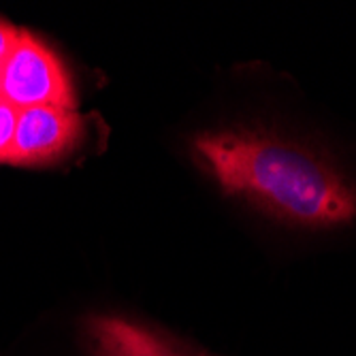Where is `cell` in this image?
Segmentation results:
<instances>
[{
    "instance_id": "obj_1",
    "label": "cell",
    "mask_w": 356,
    "mask_h": 356,
    "mask_svg": "<svg viewBox=\"0 0 356 356\" xmlns=\"http://www.w3.org/2000/svg\"><path fill=\"white\" fill-rule=\"evenodd\" d=\"M203 171L226 197L297 231L356 224V177L325 149L265 126H233L192 141Z\"/></svg>"
},
{
    "instance_id": "obj_2",
    "label": "cell",
    "mask_w": 356,
    "mask_h": 356,
    "mask_svg": "<svg viewBox=\"0 0 356 356\" xmlns=\"http://www.w3.org/2000/svg\"><path fill=\"white\" fill-rule=\"evenodd\" d=\"M0 99L22 109H75L71 77L62 60L35 35L19 30V41L0 67Z\"/></svg>"
},
{
    "instance_id": "obj_3",
    "label": "cell",
    "mask_w": 356,
    "mask_h": 356,
    "mask_svg": "<svg viewBox=\"0 0 356 356\" xmlns=\"http://www.w3.org/2000/svg\"><path fill=\"white\" fill-rule=\"evenodd\" d=\"M83 137V120L75 109L30 107L19 111L7 163L37 167L58 163Z\"/></svg>"
},
{
    "instance_id": "obj_4",
    "label": "cell",
    "mask_w": 356,
    "mask_h": 356,
    "mask_svg": "<svg viewBox=\"0 0 356 356\" xmlns=\"http://www.w3.org/2000/svg\"><path fill=\"white\" fill-rule=\"evenodd\" d=\"M83 333L92 356H211L120 316H90Z\"/></svg>"
},
{
    "instance_id": "obj_5",
    "label": "cell",
    "mask_w": 356,
    "mask_h": 356,
    "mask_svg": "<svg viewBox=\"0 0 356 356\" xmlns=\"http://www.w3.org/2000/svg\"><path fill=\"white\" fill-rule=\"evenodd\" d=\"M17 120H19V109L0 99V163H7L9 160Z\"/></svg>"
},
{
    "instance_id": "obj_6",
    "label": "cell",
    "mask_w": 356,
    "mask_h": 356,
    "mask_svg": "<svg viewBox=\"0 0 356 356\" xmlns=\"http://www.w3.org/2000/svg\"><path fill=\"white\" fill-rule=\"evenodd\" d=\"M17 41H19V28L0 19V67L7 62Z\"/></svg>"
}]
</instances>
